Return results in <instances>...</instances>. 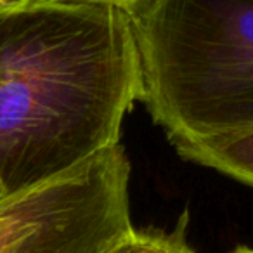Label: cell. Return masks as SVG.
<instances>
[{"label": "cell", "mask_w": 253, "mask_h": 253, "mask_svg": "<svg viewBox=\"0 0 253 253\" xmlns=\"http://www.w3.org/2000/svg\"><path fill=\"white\" fill-rule=\"evenodd\" d=\"M229 253H253V248L252 246H245V245H241V246H236L232 252H229Z\"/></svg>", "instance_id": "cell-8"}, {"label": "cell", "mask_w": 253, "mask_h": 253, "mask_svg": "<svg viewBox=\"0 0 253 253\" xmlns=\"http://www.w3.org/2000/svg\"><path fill=\"white\" fill-rule=\"evenodd\" d=\"M142 99L130 14L73 0L0 12V200L120 144Z\"/></svg>", "instance_id": "cell-1"}, {"label": "cell", "mask_w": 253, "mask_h": 253, "mask_svg": "<svg viewBox=\"0 0 253 253\" xmlns=\"http://www.w3.org/2000/svg\"><path fill=\"white\" fill-rule=\"evenodd\" d=\"M132 21L142 102L170 144L253 130V0H156Z\"/></svg>", "instance_id": "cell-2"}, {"label": "cell", "mask_w": 253, "mask_h": 253, "mask_svg": "<svg viewBox=\"0 0 253 253\" xmlns=\"http://www.w3.org/2000/svg\"><path fill=\"white\" fill-rule=\"evenodd\" d=\"M130 162L120 144L0 200V253H102L132 227Z\"/></svg>", "instance_id": "cell-3"}, {"label": "cell", "mask_w": 253, "mask_h": 253, "mask_svg": "<svg viewBox=\"0 0 253 253\" xmlns=\"http://www.w3.org/2000/svg\"><path fill=\"white\" fill-rule=\"evenodd\" d=\"M189 213L184 211L172 231L135 229L123 231L102 253H196L187 243Z\"/></svg>", "instance_id": "cell-5"}, {"label": "cell", "mask_w": 253, "mask_h": 253, "mask_svg": "<svg viewBox=\"0 0 253 253\" xmlns=\"http://www.w3.org/2000/svg\"><path fill=\"white\" fill-rule=\"evenodd\" d=\"M73 2H88V4H102V5H111L120 11L130 14L132 18L142 14L146 9H149L156 0H73Z\"/></svg>", "instance_id": "cell-6"}, {"label": "cell", "mask_w": 253, "mask_h": 253, "mask_svg": "<svg viewBox=\"0 0 253 253\" xmlns=\"http://www.w3.org/2000/svg\"><path fill=\"white\" fill-rule=\"evenodd\" d=\"M35 0H0V12L9 11V9H18L23 5H28Z\"/></svg>", "instance_id": "cell-7"}, {"label": "cell", "mask_w": 253, "mask_h": 253, "mask_svg": "<svg viewBox=\"0 0 253 253\" xmlns=\"http://www.w3.org/2000/svg\"><path fill=\"white\" fill-rule=\"evenodd\" d=\"M180 158L231 177L253 189V130L172 144Z\"/></svg>", "instance_id": "cell-4"}]
</instances>
